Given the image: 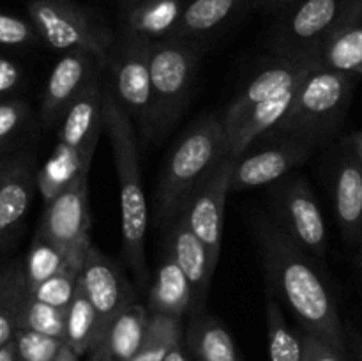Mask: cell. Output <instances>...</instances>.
Returning a JSON list of instances; mask_svg holds the SVG:
<instances>
[{
	"label": "cell",
	"instance_id": "obj_35",
	"mask_svg": "<svg viewBox=\"0 0 362 361\" xmlns=\"http://www.w3.org/2000/svg\"><path fill=\"white\" fill-rule=\"evenodd\" d=\"M28 113H30V108L23 99L13 98L0 101V151H4L11 144V140L20 133V130L27 122Z\"/></svg>",
	"mask_w": 362,
	"mask_h": 361
},
{
	"label": "cell",
	"instance_id": "obj_17",
	"mask_svg": "<svg viewBox=\"0 0 362 361\" xmlns=\"http://www.w3.org/2000/svg\"><path fill=\"white\" fill-rule=\"evenodd\" d=\"M168 251L187 276L194 296V311H202L207 299L209 287L216 271V262L209 251L207 244L187 227L182 216H177L170 225Z\"/></svg>",
	"mask_w": 362,
	"mask_h": 361
},
{
	"label": "cell",
	"instance_id": "obj_9",
	"mask_svg": "<svg viewBox=\"0 0 362 361\" xmlns=\"http://www.w3.org/2000/svg\"><path fill=\"white\" fill-rule=\"evenodd\" d=\"M272 211L279 229L310 257L327 253V227L310 184L290 177L272 190Z\"/></svg>",
	"mask_w": 362,
	"mask_h": 361
},
{
	"label": "cell",
	"instance_id": "obj_32",
	"mask_svg": "<svg viewBox=\"0 0 362 361\" xmlns=\"http://www.w3.org/2000/svg\"><path fill=\"white\" fill-rule=\"evenodd\" d=\"M20 329H28V331L64 340L66 338V310L42 303L28 292L23 310H21Z\"/></svg>",
	"mask_w": 362,
	"mask_h": 361
},
{
	"label": "cell",
	"instance_id": "obj_39",
	"mask_svg": "<svg viewBox=\"0 0 362 361\" xmlns=\"http://www.w3.org/2000/svg\"><path fill=\"white\" fill-rule=\"evenodd\" d=\"M357 16H362V0H341V20H339V25Z\"/></svg>",
	"mask_w": 362,
	"mask_h": 361
},
{
	"label": "cell",
	"instance_id": "obj_38",
	"mask_svg": "<svg viewBox=\"0 0 362 361\" xmlns=\"http://www.w3.org/2000/svg\"><path fill=\"white\" fill-rule=\"evenodd\" d=\"M304 336V361H346V354L339 353L332 345L325 343L324 340L303 331Z\"/></svg>",
	"mask_w": 362,
	"mask_h": 361
},
{
	"label": "cell",
	"instance_id": "obj_6",
	"mask_svg": "<svg viewBox=\"0 0 362 361\" xmlns=\"http://www.w3.org/2000/svg\"><path fill=\"white\" fill-rule=\"evenodd\" d=\"M28 20L39 38L59 52H88L110 62L113 35L94 11L78 0H30Z\"/></svg>",
	"mask_w": 362,
	"mask_h": 361
},
{
	"label": "cell",
	"instance_id": "obj_34",
	"mask_svg": "<svg viewBox=\"0 0 362 361\" xmlns=\"http://www.w3.org/2000/svg\"><path fill=\"white\" fill-rule=\"evenodd\" d=\"M14 361H53L66 342L41 333L18 329L14 336Z\"/></svg>",
	"mask_w": 362,
	"mask_h": 361
},
{
	"label": "cell",
	"instance_id": "obj_7",
	"mask_svg": "<svg viewBox=\"0 0 362 361\" xmlns=\"http://www.w3.org/2000/svg\"><path fill=\"white\" fill-rule=\"evenodd\" d=\"M341 20V0H297L281 9L269 38L276 59L315 64Z\"/></svg>",
	"mask_w": 362,
	"mask_h": 361
},
{
	"label": "cell",
	"instance_id": "obj_48",
	"mask_svg": "<svg viewBox=\"0 0 362 361\" xmlns=\"http://www.w3.org/2000/svg\"><path fill=\"white\" fill-rule=\"evenodd\" d=\"M361 264H362V255H361Z\"/></svg>",
	"mask_w": 362,
	"mask_h": 361
},
{
	"label": "cell",
	"instance_id": "obj_47",
	"mask_svg": "<svg viewBox=\"0 0 362 361\" xmlns=\"http://www.w3.org/2000/svg\"><path fill=\"white\" fill-rule=\"evenodd\" d=\"M120 2H122V6H127V4L134 2V0H120Z\"/></svg>",
	"mask_w": 362,
	"mask_h": 361
},
{
	"label": "cell",
	"instance_id": "obj_14",
	"mask_svg": "<svg viewBox=\"0 0 362 361\" xmlns=\"http://www.w3.org/2000/svg\"><path fill=\"white\" fill-rule=\"evenodd\" d=\"M80 287L101 319L103 328L129 304L136 303L133 285L115 260L90 246L80 273Z\"/></svg>",
	"mask_w": 362,
	"mask_h": 361
},
{
	"label": "cell",
	"instance_id": "obj_19",
	"mask_svg": "<svg viewBox=\"0 0 362 361\" xmlns=\"http://www.w3.org/2000/svg\"><path fill=\"white\" fill-rule=\"evenodd\" d=\"M103 130V88L95 81L69 106L60 120L59 144L95 152Z\"/></svg>",
	"mask_w": 362,
	"mask_h": 361
},
{
	"label": "cell",
	"instance_id": "obj_15",
	"mask_svg": "<svg viewBox=\"0 0 362 361\" xmlns=\"http://www.w3.org/2000/svg\"><path fill=\"white\" fill-rule=\"evenodd\" d=\"M311 145L296 140H278L260 151H247L235 159L230 193L265 186L283 179L297 165L304 163L311 154Z\"/></svg>",
	"mask_w": 362,
	"mask_h": 361
},
{
	"label": "cell",
	"instance_id": "obj_2",
	"mask_svg": "<svg viewBox=\"0 0 362 361\" xmlns=\"http://www.w3.org/2000/svg\"><path fill=\"white\" fill-rule=\"evenodd\" d=\"M105 131L112 144L120 191V223H122V255L140 287L148 282L145 239L148 227V207L141 180L138 156L136 126L117 101L112 85L103 87Z\"/></svg>",
	"mask_w": 362,
	"mask_h": 361
},
{
	"label": "cell",
	"instance_id": "obj_10",
	"mask_svg": "<svg viewBox=\"0 0 362 361\" xmlns=\"http://www.w3.org/2000/svg\"><path fill=\"white\" fill-rule=\"evenodd\" d=\"M233 165L235 158L232 156H226L223 161H219L187 195L179 212L187 227L207 244L216 264L221 251L225 204L230 195Z\"/></svg>",
	"mask_w": 362,
	"mask_h": 361
},
{
	"label": "cell",
	"instance_id": "obj_5",
	"mask_svg": "<svg viewBox=\"0 0 362 361\" xmlns=\"http://www.w3.org/2000/svg\"><path fill=\"white\" fill-rule=\"evenodd\" d=\"M200 55L197 39L168 38L152 42L151 140L165 137L184 112L193 91Z\"/></svg>",
	"mask_w": 362,
	"mask_h": 361
},
{
	"label": "cell",
	"instance_id": "obj_24",
	"mask_svg": "<svg viewBox=\"0 0 362 361\" xmlns=\"http://www.w3.org/2000/svg\"><path fill=\"white\" fill-rule=\"evenodd\" d=\"M94 152L73 149L57 142L49 158L37 168V190L48 204L80 177L88 176Z\"/></svg>",
	"mask_w": 362,
	"mask_h": 361
},
{
	"label": "cell",
	"instance_id": "obj_44",
	"mask_svg": "<svg viewBox=\"0 0 362 361\" xmlns=\"http://www.w3.org/2000/svg\"><path fill=\"white\" fill-rule=\"evenodd\" d=\"M53 361H80V356H78V354L66 343V345L62 347V350L59 353V356Z\"/></svg>",
	"mask_w": 362,
	"mask_h": 361
},
{
	"label": "cell",
	"instance_id": "obj_36",
	"mask_svg": "<svg viewBox=\"0 0 362 361\" xmlns=\"http://www.w3.org/2000/svg\"><path fill=\"white\" fill-rule=\"evenodd\" d=\"M39 38L37 30L30 20L16 16V14L2 13L0 11V46H28L34 45Z\"/></svg>",
	"mask_w": 362,
	"mask_h": 361
},
{
	"label": "cell",
	"instance_id": "obj_22",
	"mask_svg": "<svg viewBox=\"0 0 362 361\" xmlns=\"http://www.w3.org/2000/svg\"><path fill=\"white\" fill-rule=\"evenodd\" d=\"M334 209L343 236L349 241L362 237V163L352 151L336 170Z\"/></svg>",
	"mask_w": 362,
	"mask_h": 361
},
{
	"label": "cell",
	"instance_id": "obj_27",
	"mask_svg": "<svg viewBox=\"0 0 362 361\" xmlns=\"http://www.w3.org/2000/svg\"><path fill=\"white\" fill-rule=\"evenodd\" d=\"M246 2L247 0H191L172 38H202V35L221 27Z\"/></svg>",
	"mask_w": 362,
	"mask_h": 361
},
{
	"label": "cell",
	"instance_id": "obj_12",
	"mask_svg": "<svg viewBox=\"0 0 362 361\" xmlns=\"http://www.w3.org/2000/svg\"><path fill=\"white\" fill-rule=\"evenodd\" d=\"M37 190L35 159L27 152L0 156V251L16 239Z\"/></svg>",
	"mask_w": 362,
	"mask_h": 361
},
{
	"label": "cell",
	"instance_id": "obj_31",
	"mask_svg": "<svg viewBox=\"0 0 362 361\" xmlns=\"http://www.w3.org/2000/svg\"><path fill=\"white\" fill-rule=\"evenodd\" d=\"M184 338L182 319L151 315L147 335L131 361H163L173 343Z\"/></svg>",
	"mask_w": 362,
	"mask_h": 361
},
{
	"label": "cell",
	"instance_id": "obj_26",
	"mask_svg": "<svg viewBox=\"0 0 362 361\" xmlns=\"http://www.w3.org/2000/svg\"><path fill=\"white\" fill-rule=\"evenodd\" d=\"M103 333H105V328H103L98 311L94 310L88 297L78 285L76 296L66 310V338L64 340L81 357L85 354H92Z\"/></svg>",
	"mask_w": 362,
	"mask_h": 361
},
{
	"label": "cell",
	"instance_id": "obj_45",
	"mask_svg": "<svg viewBox=\"0 0 362 361\" xmlns=\"http://www.w3.org/2000/svg\"><path fill=\"white\" fill-rule=\"evenodd\" d=\"M0 361H14V342L0 349Z\"/></svg>",
	"mask_w": 362,
	"mask_h": 361
},
{
	"label": "cell",
	"instance_id": "obj_30",
	"mask_svg": "<svg viewBox=\"0 0 362 361\" xmlns=\"http://www.w3.org/2000/svg\"><path fill=\"white\" fill-rule=\"evenodd\" d=\"M27 296L28 287L25 282L23 264L16 260V265L0 294V349L13 342L16 336Z\"/></svg>",
	"mask_w": 362,
	"mask_h": 361
},
{
	"label": "cell",
	"instance_id": "obj_40",
	"mask_svg": "<svg viewBox=\"0 0 362 361\" xmlns=\"http://www.w3.org/2000/svg\"><path fill=\"white\" fill-rule=\"evenodd\" d=\"M189 350H187V345L186 342L182 340H179L177 343H173L172 349L168 350V354L165 356V360L163 361H191L189 360Z\"/></svg>",
	"mask_w": 362,
	"mask_h": 361
},
{
	"label": "cell",
	"instance_id": "obj_41",
	"mask_svg": "<svg viewBox=\"0 0 362 361\" xmlns=\"http://www.w3.org/2000/svg\"><path fill=\"white\" fill-rule=\"evenodd\" d=\"M293 2H297V0H253L255 6L264 11H281L292 6Z\"/></svg>",
	"mask_w": 362,
	"mask_h": 361
},
{
	"label": "cell",
	"instance_id": "obj_46",
	"mask_svg": "<svg viewBox=\"0 0 362 361\" xmlns=\"http://www.w3.org/2000/svg\"><path fill=\"white\" fill-rule=\"evenodd\" d=\"M354 350H356L357 361H362V342L359 338H356V343H354Z\"/></svg>",
	"mask_w": 362,
	"mask_h": 361
},
{
	"label": "cell",
	"instance_id": "obj_43",
	"mask_svg": "<svg viewBox=\"0 0 362 361\" xmlns=\"http://www.w3.org/2000/svg\"><path fill=\"white\" fill-rule=\"evenodd\" d=\"M350 151L357 156V159L362 163V131H357L350 137Z\"/></svg>",
	"mask_w": 362,
	"mask_h": 361
},
{
	"label": "cell",
	"instance_id": "obj_1",
	"mask_svg": "<svg viewBox=\"0 0 362 361\" xmlns=\"http://www.w3.org/2000/svg\"><path fill=\"white\" fill-rule=\"evenodd\" d=\"M255 230L269 280L304 331L346 354L338 306L310 255L297 246L274 219H257Z\"/></svg>",
	"mask_w": 362,
	"mask_h": 361
},
{
	"label": "cell",
	"instance_id": "obj_23",
	"mask_svg": "<svg viewBox=\"0 0 362 361\" xmlns=\"http://www.w3.org/2000/svg\"><path fill=\"white\" fill-rule=\"evenodd\" d=\"M184 342L194 361H243L225 324L204 311H194Z\"/></svg>",
	"mask_w": 362,
	"mask_h": 361
},
{
	"label": "cell",
	"instance_id": "obj_11",
	"mask_svg": "<svg viewBox=\"0 0 362 361\" xmlns=\"http://www.w3.org/2000/svg\"><path fill=\"white\" fill-rule=\"evenodd\" d=\"M88 177L83 176L46 204L37 234L76 258L87 257L90 229Z\"/></svg>",
	"mask_w": 362,
	"mask_h": 361
},
{
	"label": "cell",
	"instance_id": "obj_42",
	"mask_svg": "<svg viewBox=\"0 0 362 361\" xmlns=\"http://www.w3.org/2000/svg\"><path fill=\"white\" fill-rule=\"evenodd\" d=\"M14 265H16V260L6 262V264H0V294H2L4 287H6L7 280H9L11 273H13Z\"/></svg>",
	"mask_w": 362,
	"mask_h": 361
},
{
	"label": "cell",
	"instance_id": "obj_28",
	"mask_svg": "<svg viewBox=\"0 0 362 361\" xmlns=\"http://www.w3.org/2000/svg\"><path fill=\"white\" fill-rule=\"evenodd\" d=\"M83 262L85 258L73 257L49 239L35 234L34 241L28 248L27 257L23 260L25 282H27L28 290L37 287L45 280L52 278L57 273L64 271V269L83 268Z\"/></svg>",
	"mask_w": 362,
	"mask_h": 361
},
{
	"label": "cell",
	"instance_id": "obj_3",
	"mask_svg": "<svg viewBox=\"0 0 362 361\" xmlns=\"http://www.w3.org/2000/svg\"><path fill=\"white\" fill-rule=\"evenodd\" d=\"M226 156L230 147L223 120L212 115L194 122L165 163L156 191V223L172 225L187 195Z\"/></svg>",
	"mask_w": 362,
	"mask_h": 361
},
{
	"label": "cell",
	"instance_id": "obj_20",
	"mask_svg": "<svg viewBox=\"0 0 362 361\" xmlns=\"http://www.w3.org/2000/svg\"><path fill=\"white\" fill-rule=\"evenodd\" d=\"M191 0H134L124 6L122 30L148 41L175 34Z\"/></svg>",
	"mask_w": 362,
	"mask_h": 361
},
{
	"label": "cell",
	"instance_id": "obj_8",
	"mask_svg": "<svg viewBox=\"0 0 362 361\" xmlns=\"http://www.w3.org/2000/svg\"><path fill=\"white\" fill-rule=\"evenodd\" d=\"M152 41L124 32L110 55L112 91L144 140H151L152 84H151Z\"/></svg>",
	"mask_w": 362,
	"mask_h": 361
},
{
	"label": "cell",
	"instance_id": "obj_37",
	"mask_svg": "<svg viewBox=\"0 0 362 361\" xmlns=\"http://www.w3.org/2000/svg\"><path fill=\"white\" fill-rule=\"evenodd\" d=\"M23 85V69L9 57L0 55V101L13 99Z\"/></svg>",
	"mask_w": 362,
	"mask_h": 361
},
{
	"label": "cell",
	"instance_id": "obj_16",
	"mask_svg": "<svg viewBox=\"0 0 362 361\" xmlns=\"http://www.w3.org/2000/svg\"><path fill=\"white\" fill-rule=\"evenodd\" d=\"M315 64L310 62H293V60L276 59L269 62L264 69L258 71L250 81L243 87V91L233 98L228 108L223 113L221 120L225 130L232 127L244 113L250 112L257 105L269 101L285 92H292L299 87Z\"/></svg>",
	"mask_w": 362,
	"mask_h": 361
},
{
	"label": "cell",
	"instance_id": "obj_29",
	"mask_svg": "<svg viewBox=\"0 0 362 361\" xmlns=\"http://www.w3.org/2000/svg\"><path fill=\"white\" fill-rule=\"evenodd\" d=\"M267 347L269 361H304V336L293 331L274 297L267 299Z\"/></svg>",
	"mask_w": 362,
	"mask_h": 361
},
{
	"label": "cell",
	"instance_id": "obj_4",
	"mask_svg": "<svg viewBox=\"0 0 362 361\" xmlns=\"http://www.w3.org/2000/svg\"><path fill=\"white\" fill-rule=\"evenodd\" d=\"M357 76L313 67L297 87L288 112L265 134L269 140H296L308 145L331 137L345 119Z\"/></svg>",
	"mask_w": 362,
	"mask_h": 361
},
{
	"label": "cell",
	"instance_id": "obj_25",
	"mask_svg": "<svg viewBox=\"0 0 362 361\" xmlns=\"http://www.w3.org/2000/svg\"><path fill=\"white\" fill-rule=\"evenodd\" d=\"M315 66L362 76V16L339 25L315 59Z\"/></svg>",
	"mask_w": 362,
	"mask_h": 361
},
{
	"label": "cell",
	"instance_id": "obj_21",
	"mask_svg": "<svg viewBox=\"0 0 362 361\" xmlns=\"http://www.w3.org/2000/svg\"><path fill=\"white\" fill-rule=\"evenodd\" d=\"M194 308V296L191 283L172 255L166 251L156 271L154 282L148 289L147 310L151 315H168L182 319Z\"/></svg>",
	"mask_w": 362,
	"mask_h": 361
},
{
	"label": "cell",
	"instance_id": "obj_13",
	"mask_svg": "<svg viewBox=\"0 0 362 361\" xmlns=\"http://www.w3.org/2000/svg\"><path fill=\"white\" fill-rule=\"evenodd\" d=\"M101 60L88 52H66L53 66L41 99V119L45 126L60 124L69 106L99 81Z\"/></svg>",
	"mask_w": 362,
	"mask_h": 361
},
{
	"label": "cell",
	"instance_id": "obj_33",
	"mask_svg": "<svg viewBox=\"0 0 362 361\" xmlns=\"http://www.w3.org/2000/svg\"><path fill=\"white\" fill-rule=\"evenodd\" d=\"M80 273L81 268H67L53 275L52 278L39 283L37 287H34L28 292H30L32 297L42 301V303L52 304V306L60 308V310H67L71 301L74 299L78 292Z\"/></svg>",
	"mask_w": 362,
	"mask_h": 361
},
{
	"label": "cell",
	"instance_id": "obj_18",
	"mask_svg": "<svg viewBox=\"0 0 362 361\" xmlns=\"http://www.w3.org/2000/svg\"><path fill=\"white\" fill-rule=\"evenodd\" d=\"M148 314L147 306L133 303L124 308L103 333L98 347L92 350L88 361H131L144 343L147 335Z\"/></svg>",
	"mask_w": 362,
	"mask_h": 361
}]
</instances>
